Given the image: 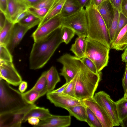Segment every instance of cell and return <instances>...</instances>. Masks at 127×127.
Wrapping results in <instances>:
<instances>
[{
    "mask_svg": "<svg viewBox=\"0 0 127 127\" xmlns=\"http://www.w3.org/2000/svg\"><path fill=\"white\" fill-rule=\"evenodd\" d=\"M61 27L47 36L34 41L29 57L30 69L36 70L43 67L63 43Z\"/></svg>",
    "mask_w": 127,
    "mask_h": 127,
    "instance_id": "cell-1",
    "label": "cell"
},
{
    "mask_svg": "<svg viewBox=\"0 0 127 127\" xmlns=\"http://www.w3.org/2000/svg\"><path fill=\"white\" fill-rule=\"evenodd\" d=\"M85 9L88 25L87 37L97 41L110 49L111 43L108 30L96 7L88 5Z\"/></svg>",
    "mask_w": 127,
    "mask_h": 127,
    "instance_id": "cell-2",
    "label": "cell"
},
{
    "mask_svg": "<svg viewBox=\"0 0 127 127\" xmlns=\"http://www.w3.org/2000/svg\"><path fill=\"white\" fill-rule=\"evenodd\" d=\"M101 72L95 73L83 63L75 77L76 97L82 100L93 97L101 80Z\"/></svg>",
    "mask_w": 127,
    "mask_h": 127,
    "instance_id": "cell-3",
    "label": "cell"
},
{
    "mask_svg": "<svg viewBox=\"0 0 127 127\" xmlns=\"http://www.w3.org/2000/svg\"><path fill=\"white\" fill-rule=\"evenodd\" d=\"M25 100L22 93L0 79V114L13 112L29 105Z\"/></svg>",
    "mask_w": 127,
    "mask_h": 127,
    "instance_id": "cell-4",
    "label": "cell"
},
{
    "mask_svg": "<svg viewBox=\"0 0 127 127\" xmlns=\"http://www.w3.org/2000/svg\"><path fill=\"white\" fill-rule=\"evenodd\" d=\"M86 40L85 56L94 63L98 72H101L107 65L110 49L101 43L89 38L86 37Z\"/></svg>",
    "mask_w": 127,
    "mask_h": 127,
    "instance_id": "cell-5",
    "label": "cell"
},
{
    "mask_svg": "<svg viewBox=\"0 0 127 127\" xmlns=\"http://www.w3.org/2000/svg\"><path fill=\"white\" fill-rule=\"evenodd\" d=\"M62 26L73 30L78 36H88V25L85 9H80L65 17H63Z\"/></svg>",
    "mask_w": 127,
    "mask_h": 127,
    "instance_id": "cell-6",
    "label": "cell"
},
{
    "mask_svg": "<svg viewBox=\"0 0 127 127\" xmlns=\"http://www.w3.org/2000/svg\"><path fill=\"white\" fill-rule=\"evenodd\" d=\"M57 61L63 65L60 74L64 77L66 83L75 77L83 64L81 59L68 53L63 55Z\"/></svg>",
    "mask_w": 127,
    "mask_h": 127,
    "instance_id": "cell-7",
    "label": "cell"
},
{
    "mask_svg": "<svg viewBox=\"0 0 127 127\" xmlns=\"http://www.w3.org/2000/svg\"><path fill=\"white\" fill-rule=\"evenodd\" d=\"M93 98L111 119L114 126L120 125L116 102L112 99L110 96L104 91H100L95 93Z\"/></svg>",
    "mask_w": 127,
    "mask_h": 127,
    "instance_id": "cell-8",
    "label": "cell"
},
{
    "mask_svg": "<svg viewBox=\"0 0 127 127\" xmlns=\"http://www.w3.org/2000/svg\"><path fill=\"white\" fill-rule=\"evenodd\" d=\"M36 105H30L23 109L0 114V127H19L25 115Z\"/></svg>",
    "mask_w": 127,
    "mask_h": 127,
    "instance_id": "cell-9",
    "label": "cell"
},
{
    "mask_svg": "<svg viewBox=\"0 0 127 127\" xmlns=\"http://www.w3.org/2000/svg\"><path fill=\"white\" fill-rule=\"evenodd\" d=\"M46 97L56 107L66 109L77 105H85L83 100L69 96L63 93H53L51 92L46 94Z\"/></svg>",
    "mask_w": 127,
    "mask_h": 127,
    "instance_id": "cell-10",
    "label": "cell"
},
{
    "mask_svg": "<svg viewBox=\"0 0 127 127\" xmlns=\"http://www.w3.org/2000/svg\"><path fill=\"white\" fill-rule=\"evenodd\" d=\"M63 17L59 14L38 27L32 36L34 41L48 35L62 26Z\"/></svg>",
    "mask_w": 127,
    "mask_h": 127,
    "instance_id": "cell-11",
    "label": "cell"
},
{
    "mask_svg": "<svg viewBox=\"0 0 127 127\" xmlns=\"http://www.w3.org/2000/svg\"><path fill=\"white\" fill-rule=\"evenodd\" d=\"M0 79L10 85L17 86L22 81V78L12 62L0 61Z\"/></svg>",
    "mask_w": 127,
    "mask_h": 127,
    "instance_id": "cell-12",
    "label": "cell"
},
{
    "mask_svg": "<svg viewBox=\"0 0 127 127\" xmlns=\"http://www.w3.org/2000/svg\"><path fill=\"white\" fill-rule=\"evenodd\" d=\"M84 104L89 108L97 118L102 127L114 126L113 122L106 112L96 102L93 97L83 100Z\"/></svg>",
    "mask_w": 127,
    "mask_h": 127,
    "instance_id": "cell-13",
    "label": "cell"
},
{
    "mask_svg": "<svg viewBox=\"0 0 127 127\" xmlns=\"http://www.w3.org/2000/svg\"><path fill=\"white\" fill-rule=\"evenodd\" d=\"M70 115L61 116L52 115L44 120H40L35 127H67L70 126L71 117Z\"/></svg>",
    "mask_w": 127,
    "mask_h": 127,
    "instance_id": "cell-14",
    "label": "cell"
},
{
    "mask_svg": "<svg viewBox=\"0 0 127 127\" xmlns=\"http://www.w3.org/2000/svg\"><path fill=\"white\" fill-rule=\"evenodd\" d=\"M29 30L19 23L14 24L9 41L6 46L11 54Z\"/></svg>",
    "mask_w": 127,
    "mask_h": 127,
    "instance_id": "cell-15",
    "label": "cell"
},
{
    "mask_svg": "<svg viewBox=\"0 0 127 127\" xmlns=\"http://www.w3.org/2000/svg\"><path fill=\"white\" fill-rule=\"evenodd\" d=\"M28 7L21 0H7V10L5 14L6 19L13 23L17 16L27 10Z\"/></svg>",
    "mask_w": 127,
    "mask_h": 127,
    "instance_id": "cell-16",
    "label": "cell"
},
{
    "mask_svg": "<svg viewBox=\"0 0 127 127\" xmlns=\"http://www.w3.org/2000/svg\"><path fill=\"white\" fill-rule=\"evenodd\" d=\"M108 30L114 17L113 7L109 0H106L96 7Z\"/></svg>",
    "mask_w": 127,
    "mask_h": 127,
    "instance_id": "cell-17",
    "label": "cell"
},
{
    "mask_svg": "<svg viewBox=\"0 0 127 127\" xmlns=\"http://www.w3.org/2000/svg\"><path fill=\"white\" fill-rule=\"evenodd\" d=\"M66 0H55L45 17L38 25L39 27L55 16L61 14L64 5Z\"/></svg>",
    "mask_w": 127,
    "mask_h": 127,
    "instance_id": "cell-18",
    "label": "cell"
},
{
    "mask_svg": "<svg viewBox=\"0 0 127 127\" xmlns=\"http://www.w3.org/2000/svg\"><path fill=\"white\" fill-rule=\"evenodd\" d=\"M84 36H78L73 44L70 50L77 58L82 59L85 56L86 47V38Z\"/></svg>",
    "mask_w": 127,
    "mask_h": 127,
    "instance_id": "cell-19",
    "label": "cell"
},
{
    "mask_svg": "<svg viewBox=\"0 0 127 127\" xmlns=\"http://www.w3.org/2000/svg\"><path fill=\"white\" fill-rule=\"evenodd\" d=\"M127 48V24L120 30L111 46V48L118 51L123 50Z\"/></svg>",
    "mask_w": 127,
    "mask_h": 127,
    "instance_id": "cell-20",
    "label": "cell"
},
{
    "mask_svg": "<svg viewBox=\"0 0 127 127\" xmlns=\"http://www.w3.org/2000/svg\"><path fill=\"white\" fill-rule=\"evenodd\" d=\"M48 109L37 106L31 109L25 115L23 120V123L27 121L29 118L31 117L37 118L40 120L45 119L52 115Z\"/></svg>",
    "mask_w": 127,
    "mask_h": 127,
    "instance_id": "cell-21",
    "label": "cell"
},
{
    "mask_svg": "<svg viewBox=\"0 0 127 127\" xmlns=\"http://www.w3.org/2000/svg\"><path fill=\"white\" fill-rule=\"evenodd\" d=\"M46 78L48 92L54 90L57 84L61 81L57 69L53 66L46 71Z\"/></svg>",
    "mask_w": 127,
    "mask_h": 127,
    "instance_id": "cell-22",
    "label": "cell"
},
{
    "mask_svg": "<svg viewBox=\"0 0 127 127\" xmlns=\"http://www.w3.org/2000/svg\"><path fill=\"white\" fill-rule=\"evenodd\" d=\"M85 105H77L67 108L69 115L75 117L78 120L86 122L87 113Z\"/></svg>",
    "mask_w": 127,
    "mask_h": 127,
    "instance_id": "cell-23",
    "label": "cell"
},
{
    "mask_svg": "<svg viewBox=\"0 0 127 127\" xmlns=\"http://www.w3.org/2000/svg\"><path fill=\"white\" fill-rule=\"evenodd\" d=\"M82 7L77 0H66L61 14L63 17H65L76 12Z\"/></svg>",
    "mask_w": 127,
    "mask_h": 127,
    "instance_id": "cell-24",
    "label": "cell"
},
{
    "mask_svg": "<svg viewBox=\"0 0 127 127\" xmlns=\"http://www.w3.org/2000/svg\"><path fill=\"white\" fill-rule=\"evenodd\" d=\"M14 24L6 19L4 27L0 30V45L7 46L9 40Z\"/></svg>",
    "mask_w": 127,
    "mask_h": 127,
    "instance_id": "cell-25",
    "label": "cell"
},
{
    "mask_svg": "<svg viewBox=\"0 0 127 127\" xmlns=\"http://www.w3.org/2000/svg\"><path fill=\"white\" fill-rule=\"evenodd\" d=\"M46 71L43 72L32 89L38 92L41 97L47 94V82L46 78Z\"/></svg>",
    "mask_w": 127,
    "mask_h": 127,
    "instance_id": "cell-26",
    "label": "cell"
},
{
    "mask_svg": "<svg viewBox=\"0 0 127 127\" xmlns=\"http://www.w3.org/2000/svg\"><path fill=\"white\" fill-rule=\"evenodd\" d=\"M116 102L120 123L127 117V100L123 96Z\"/></svg>",
    "mask_w": 127,
    "mask_h": 127,
    "instance_id": "cell-27",
    "label": "cell"
},
{
    "mask_svg": "<svg viewBox=\"0 0 127 127\" xmlns=\"http://www.w3.org/2000/svg\"><path fill=\"white\" fill-rule=\"evenodd\" d=\"M41 21L40 18L30 13L18 23L30 29L38 25Z\"/></svg>",
    "mask_w": 127,
    "mask_h": 127,
    "instance_id": "cell-28",
    "label": "cell"
},
{
    "mask_svg": "<svg viewBox=\"0 0 127 127\" xmlns=\"http://www.w3.org/2000/svg\"><path fill=\"white\" fill-rule=\"evenodd\" d=\"M23 97L29 104H34L35 101L40 97L39 93L32 88L26 92L22 93Z\"/></svg>",
    "mask_w": 127,
    "mask_h": 127,
    "instance_id": "cell-29",
    "label": "cell"
},
{
    "mask_svg": "<svg viewBox=\"0 0 127 127\" xmlns=\"http://www.w3.org/2000/svg\"><path fill=\"white\" fill-rule=\"evenodd\" d=\"M61 33L63 43L64 42L66 44L70 42L75 34L73 30L64 26H62Z\"/></svg>",
    "mask_w": 127,
    "mask_h": 127,
    "instance_id": "cell-30",
    "label": "cell"
},
{
    "mask_svg": "<svg viewBox=\"0 0 127 127\" xmlns=\"http://www.w3.org/2000/svg\"><path fill=\"white\" fill-rule=\"evenodd\" d=\"M113 7L114 11V17L111 25L108 30L111 44L118 27L120 13L115 8Z\"/></svg>",
    "mask_w": 127,
    "mask_h": 127,
    "instance_id": "cell-31",
    "label": "cell"
},
{
    "mask_svg": "<svg viewBox=\"0 0 127 127\" xmlns=\"http://www.w3.org/2000/svg\"><path fill=\"white\" fill-rule=\"evenodd\" d=\"M86 122L88 125L91 127H102L101 124L96 116L87 107H86Z\"/></svg>",
    "mask_w": 127,
    "mask_h": 127,
    "instance_id": "cell-32",
    "label": "cell"
},
{
    "mask_svg": "<svg viewBox=\"0 0 127 127\" xmlns=\"http://www.w3.org/2000/svg\"><path fill=\"white\" fill-rule=\"evenodd\" d=\"M49 10L46 8H37L32 6L28 7L27 10L29 13L41 20L46 16Z\"/></svg>",
    "mask_w": 127,
    "mask_h": 127,
    "instance_id": "cell-33",
    "label": "cell"
},
{
    "mask_svg": "<svg viewBox=\"0 0 127 127\" xmlns=\"http://www.w3.org/2000/svg\"><path fill=\"white\" fill-rule=\"evenodd\" d=\"M0 45V61L12 62V56L6 46Z\"/></svg>",
    "mask_w": 127,
    "mask_h": 127,
    "instance_id": "cell-34",
    "label": "cell"
},
{
    "mask_svg": "<svg viewBox=\"0 0 127 127\" xmlns=\"http://www.w3.org/2000/svg\"><path fill=\"white\" fill-rule=\"evenodd\" d=\"M127 24V18L121 12L120 13L118 25L112 42L116 39L120 30Z\"/></svg>",
    "mask_w": 127,
    "mask_h": 127,
    "instance_id": "cell-35",
    "label": "cell"
},
{
    "mask_svg": "<svg viewBox=\"0 0 127 127\" xmlns=\"http://www.w3.org/2000/svg\"><path fill=\"white\" fill-rule=\"evenodd\" d=\"M75 77L69 82L62 93L70 96L77 98L75 95Z\"/></svg>",
    "mask_w": 127,
    "mask_h": 127,
    "instance_id": "cell-36",
    "label": "cell"
},
{
    "mask_svg": "<svg viewBox=\"0 0 127 127\" xmlns=\"http://www.w3.org/2000/svg\"><path fill=\"white\" fill-rule=\"evenodd\" d=\"M81 60L83 63L91 71L95 74H97L96 67L94 63L89 59L86 57H84Z\"/></svg>",
    "mask_w": 127,
    "mask_h": 127,
    "instance_id": "cell-37",
    "label": "cell"
},
{
    "mask_svg": "<svg viewBox=\"0 0 127 127\" xmlns=\"http://www.w3.org/2000/svg\"><path fill=\"white\" fill-rule=\"evenodd\" d=\"M55 0H42L33 6L37 8H46L49 9Z\"/></svg>",
    "mask_w": 127,
    "mask_h": 127,
    "instance_id": "cell-38",
    "label": "cell"
},
{
    "mask_svg": "<svg viewBox=\"0 0 127 127\" xmlns=\"http://www.w3.org/2000/svg\"><path fill=\"white\" fill-rule=\"evenodd\" d=\"M112 6L116 8L118 11L121 12L122 4L124 0H109Z\"/></svg>",
    "mask_w": 127,
    "mask_h": 127,
    "instance_id": "cell-39",
    "label": "cell"
},
{
    "mask_svg": "<svg viewBox=\"0 0 127 127\" xmlns=\"http://www.w3.org/2000/svg\"><path fill=\"white\" fill-rule=\"evenodd\" d=\"M122 84L125 93L127 88V62L126 63L125 72L122 79Z\"/></svg>",
    "mask_w": 127,
    "mask_h": 127,
    "instance_id": "cell-40",
    "label": "cell"
},
{
    "mask_svg": "<svg viewBox=\"0 0 127 127\" xmlns=\"http://www.w3.org/2000/svg\"><path fill=\"white\" fill-rule=\"evenodd\" d=\"M29 14L27 10L20 13L17 16L13 23L15 24L18 23Z\"/></svg>",
    "mask_w": 127,
    "mask_h": 127,
    "instance_id": "cell-41",
    "label": "cell"
},
{
    "mask_svg": "<svg viewBox=\"0 0 127 127\" xmlns=\"http://www.w3.org/2000/svg\"><path fill=\"white\" fill-rule=\"evenodd\" d=\"M7 5V0H0V10L5 15L6 12Z\"/></svg>",
    "mask_w": 127,
    "mask_h": 127,
    "instance_id": "cell-42",
    "label": "cell"
},
{
    "mask_svg": "<svg viewBox=\"0 0 127 127\" xmlns=\"http://www.w3.org/2000/svg\"><path fill=\"white\" fill-rule=\"evenodd\" d=\"M28 121L29 124L35 127L38 124L40 120L39 119L37 118L31 117L28 118Z\"/></svg>",
    "mask_w": 127,
    "mask_h": 127,
    "instance_id": "cell-43",
    "label": "cell"
},
{
    "mask_svg": "<svg viewBox=\"0 0 127 127\" xmlns=\"http://www.w3.org/2000/svg\"><path fill=\"white\" fill-rule=\"evenodd\" d=\"M6 18L5 14L0 10V30L4 27Z\"/></svg>",
    "mask_w": 127,
    "mask_h": 127,
    "instance_id": "cell-44",
    "label": "cell"
},
{
    "mask_svg": "<svg viewBox=\"0 0 127 127\" xmlns=\"http://www.w3.org/2000/svg\"><path fill=\"white\" fill-rule=\"evenodd\" d=\"M28 6H33L42 0H21Z\"/></svg>",
    "mask_w": 127,
    "mask_h": 127,
    "instance_id": "cell-45",
    "label": "cell"
},
{
    "mask_svg": "<svg viewBox=\"0 0 127 127\" xmlns=\"http://www.w3.org/2000/svg\"><path fill=\"white\" fill-rule=\"evenodd\" d=\"M27 82L24 81H22L19 85V91L21 93H24L27 89Z\"/></svg>",
    "mask_w": 127,
    "mask_h": 127,
    "instance_id": "cell-46",
    "label": "cell"
},
{
    "mask_svg": "<svg viewBox=\"0 0 127 127\" xmlns=\"http://www.w3.org/2000/svg\"><path fill=\"white\" fill-rule=\"evenodd\" d=\"M121 12L127 18V0H124L123 2Z\"/></svg>",
    "mask_w": 127,
    "mask_h": 127,
    "instance_id": "cell-47",
    "label": "cell"
},
{
    "mask_svg": "<svg viewBox=\"0 0 127 127\" xmlns=\"http://www.w3.org/2000/svg\"><path fill=\"white\" fill-rule=\"evenodd\" d=\"M106 0H90L88 5H91L96 7Z\"/></svg>",
    "mask_w": 127,
    "mask_h": 127,
    "instance_id": "cell-48",
    "label": "cell"
},
{
    "mask_svg": "<svg viewBox=\"0 0 127 127\" xmlns=\"http://www.w3.org/2000/svg\"><path fill=\"white\" fill-rule=\"evenodd\" d=\"M69 83V82L68 83H66L60 88L55 90H54L50 92L53 93H62L65 90Z\"/></svg>",
    "mask_w": 127,
    "mask_h": 127,
    "instance_id": "cell-49",
    "label": "cell"
},
{
    "mask_svg": "<svg viewBox=\"0 0 127 127\" xmlns=\"http://www.w3.org/2000/svg\"><path fill=\"white\" fill-rule=\"evenodd\" d=\"M82 7H86L88 4L90 0H77Z\"/></svg>",
    "mask_w": 127,
    "mask_h": 127,
    "instance_id": "cell-50",
    "label": "cell"
},
{
    "mask_svg": "<svg viewBox=\"0 0 127 127\" xmlns=\"http://www.w3.org/2000/svg\"><path fill=\"white\" fill-rule=\"evenodd\" d=\"M122 61L125 63L127 62V48L124 50V51L121 55Z\"/></svg>",
    "mask_w": 127,
    "mask_h": 127,
    "instance_id": "cell-51",
    "label": "cell"
},
{
    "mask_svg": "<svg viewBox=\"0 0 127 127\" xmlns=\"http://www.w3.org/2000/svg\"><path fill=\"white\" fill-rule=\"evenodd\" d=\"M120 125L122 127H127V117L120 123Z\"/></svg>",
    "mask_w": 127,
    "mask_h": 127,
    "instance_id": "cell-52",
    "label": "cell"
},
{
    "mask_svg": "<svg viewBox=\"0 0 127 127\" xmlns=\"http://www.w3.org/2000/svg\"><path fill=\"white\" fill-rule=\"evenodd\" d=\"M124 96L126 99L127 100V88L126 91L124 93Z\"/></svg>",
    "mask_w": 127,
    "mask_h": 127,
    "instance_id": "cell-53",
    "label": "cell"
}]
</instances>
